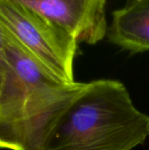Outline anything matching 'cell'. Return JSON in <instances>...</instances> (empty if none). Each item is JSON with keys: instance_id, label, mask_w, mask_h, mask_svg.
Segmentation results:
<instances>
[{"instance_id": "cell-2", "label": "cell", "mask_w": 149, "mask_h": 150, "mask_svg": "<svg viewBox=\"0 0 149 150\" xmlns=\"http://www.w3.org/2000/svg\"><path fill=\"white\" fill-rule=\"evenodd\" d=\"M149 137V115L124 83H85L45 137L40 150H133Z\"/></svg>"}, {"instance_id": "cell-5", "label": "cell", "mask_w": 149, "mask_h": 150, "mask_svg": "<svg viewBox=\"0 0 149 150\" xmlns=\"http://www.w3.org/2000/svg\"><path fill=\"white\" fill-rule=\"evenodd\" d=\"M107 36L132 54L149 51V0L130 1L114 11Z\"/></svg>"}, {"instance_id": "cell-4", "label": "cell", "mask_w": 149, "mask_h": 150, "mask_svg": "<svg viewBox=\"0 0 149 150\" xmlns=\"http://www.w3.org/2000/svg\"><path fill=\"white\" fill-rule=\"evenodd\" d=\"M77 43L94 45L107 35L105 0H19Z\"/></svg>"}, {"instance_id": "cell-3", "label": "cell", "mask_w": 149, "mask_h": 150, "mask_svg": "<svg viewBox=\"0 0 149 150\" xmlns=\"http://www.w3.org/2000/svg\"><path fill=\"white\" fill-rule=\"evenodd\" d=\"M0 23L39 62L73 83L77 41L19 0H0Z\"/></svg>"}, {"instance_id": "cell-6", "label": "cell", "mask_w": 149, "mask_h": 150, "mask_svg": "<svg viewBox=\"0 0 149 150\" xmlns=\"http://www.w3.org/2000/svg\"><path fill=\"white\" fill-rule=\"evenodd\" d=\"M6 34L7 33L5 28L0 23V91L8 69L6 54Z\"/></svg>"}, {"instance_id": "cell-1", "label": "cell", "mask_w": 149, "mask_h": 150, "mask_svg": "<svg viewBox=\"0 0 149 150\" xmlns=\"http://www.w3.org/2000/svg\"><path fill=\"white\" fill-rule=\"evenodd\" d=\"M6 33L8 69L0 91V149L40 150L47 133L85 83L61 80Z\"/></svg>"}]
</instances>
